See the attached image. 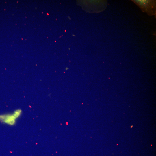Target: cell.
I'll use <instances>...</instances> for the list:
<instances>
[{"label":"cell","mask_w":156,"mask_h":156,"mask_svg":"<svg viewBox=\"0 0 156 156\" xmlns=\"http://www.w3.org/2000/svg\"><path fill=\"white\" fill-rule=\"evenodd\" d=\"M144 12L149 16L155 15L156 0H132Z\"/></svg>","instance_id":"cell-1"}]
</instances>
